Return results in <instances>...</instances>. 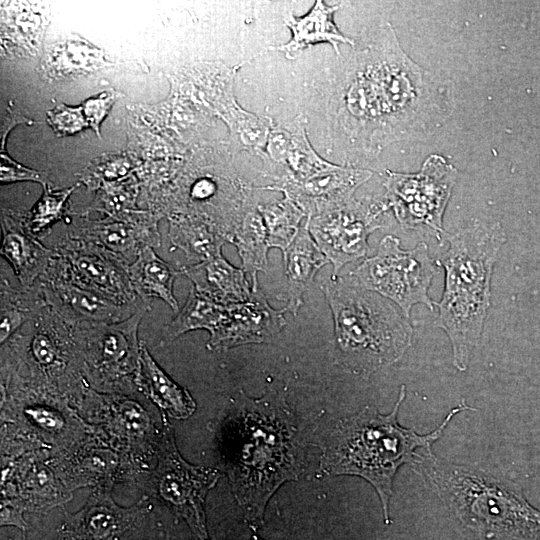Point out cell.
I'll return each instance as SVG.
<instances>
[{
	"instance_id": "12",
	"label": "cell",
	"mask_w": 540,
	"mask_h": 540,
	"mask_svg": "<svg viewBox=\"0 0 540 540\" xmlns=\"http://www.w3.org/2000/svg\"><path fill=\"white\" fill-rule=\"evenodd\" d=\"M436 274V263L430 258L425 242L403 250L400 240L393 235H386L377 253L350 273L365 289L396 303L406 319L412 306L418 303L434 310L428 289Z\"/></svg>"
},
{
	"instance_id": "2",
	"label": "cell",
	"mask_w": 540,
	"mask_h": 540,
	"mask_svg": "<svg viewBox=\"0 0 540 540\" xmlns=\"http://www.w3.org/2000/svg\"><path fill=\"white\" fill-rule=\"evenodd\" d=\"M405 398V386L393 410L381 414L371 407L341 420L335 427L320 457L319 471L325 476L355 475L367 480L376 490L383 507L384 520L390 524L389 501L394 476L404 463L417 464L422 457L415 449L431 452L432 444L442 435L451 418L465 410H475L465 400L446 416L442 424L427 435L402 427L397 420Z\"/></svg>"
},
{
	"instance_id": "29",
	"label": "cell",
	"mask_w": 540,
	"mask_h": 540,
	"mask_svg": "<svg viewBox=\"0 0 540 540\" xmlns=\"http://www.w3.org/2000/svg\"><path fill=\"white\" fill-rule=\"evenodd\" d=\"M283 255L286 285L278 298L286 301L283 311L296 315L315 275L329 261L310 234L307 223L301 226Z\"/></svg>"
},
{
	"instance_id": "36",
	"label": "cell",
	"mask_w": 540,
	"mask_h": 540,
	"mask_svg": "<svg viewBox=\"0 0 540 540\" xmlns=\"http://www.w3.org/2000/svg\"><path fill=\"white\" fill-rule=\"evenodd\" d=\"M225 239L224 235L202 225H178L170 230L174 248L182 250L193 264L220 254Z\"/></svg>"
},
{
	"instance_id": "23",
	"label": "cell",
	"mask_w": 540,
	"mask_h": 540,
	"mask_svg": "<svg viewBox=\"0 0 540 540\" xmlns=\"http://www.w3.org/2000/svg\"><path fill=\"white\" fill-rule=\"evenodd\" d=\"M306 124L307 119L299 115L287 126H274L269 135L263 160L282 166L285 174L278 182L302 180L333 165L311 146Z\"/></svg>"
},
{
	"instance_id": "14",
	"label": "cell",
	"mask_w": 540,
	"mask_h": 540,
	"mask_svg": "<svg viewBox=\"0 0 540 540\" xmlns=\"http://www.w3.org/2000/svg\"><path fill=\"white\" fill-rule=\"evenodd\" d=\"M336 100V121L346 143L365 157L391 144L385 114L363 50L346 63Z\"/></svg>"
},
{
	"instance_id": "41",
	"label": "cell",
	"mask_w": 540,
	"mask_h": 540,
	"mask_svg": "<svg viewBox=\"0 0 540 540\" xmlns=\"http://www.w3.org/2000/svg\"><path fill=\"white\" fill-rule=\"evenodd\" d=\"M250 540H263V539H260V538L257 537V536H253Z\"/></svg>"
},
{
	"instance_id": "10",
	"label": "cell",
	"mask_w": 540,
	"mask_h": 540,
	"mask_svg": "<svg viewBox=\"0 0 540 540\" xmlns=\"http://www.w3.org/2000/svg\"><path fill=\"white\" fill-rule=\"evenodd\" d=\"M163 416V429L155 453L156 463L139 477L136 484L147 496L160 501L183 519L199 540H211L206 523L205 499L222 473L187 462L177 449L168 417Z\"/></svg>"
},
{
	"instance_id": "21",
	"label": "cell",
	"mask_w": 540,
	"mask_h": 540,
	"mask_svg": "<svg viewBox=\"0 0 540 540\" xmlns=\"http://www.w3.org/2000/svg\"><path fill=\"white\" fill-rule=\"evenodd\" d=\"M371 176L370 170L333 164L305 179L280 181L271 188L282 192L311 218L349 202Z\"/></svg>"
},
{
	"instance_id": "37",
	"label": "cell",
	"mask_w": 540,
	"mask_h": 540,
	"mask_svg": "<svg viewBox=\"0 0 540 540\" xmlns=\"http://www.w3.org/2000/svg\"><path fill=\"white\" fill-rule=\"evenodd\" d=\"M42 186L43 193L26 219L29 232L37 239L63 218L67 201L78 184L58 190L52 189L47 183Z\"/></svg>"
},
{
	"instance_id": "1",
	"label": "cell",
	"mask_w": 540,
	"mask_h": 540,
	"mask_svg": "<svg viewBox=\"0 0 540 540\" xmlns=\"http://www.w3.org/2000/svg\"><path fill=\"white\" fill-rule=\"evenodd\" d=\"M221 437L233 494L246 522L257 530L272 495L302 472L303 446L293 414L282 400L245 396L226 419Z\"/></svg>"
},
{
	"instance_id": "27",
	"label": "cell",
	"mask_w": 540,
	"mask_h": 540,
	"mask_svg": "<svg viewBox=\"0 0 540 540\" xmlns=\"http://www.w3.org/2000/svg\"><path fill=\"white\" fill-rule=\"evenodd\" d=\"M135 384L138 392L166 417L177 420L187 419L196 410V403L189 391L176 383L160 367L144 341H141Z\"/></svg>"
},
{
	"instance_id": "6",
	"label": "cell",
	"mask_w": 540,
	"mask_h": 540,
	"mask_svg": "<svg viewBox=\"0 0 540 540\" xmlns=\"http://www.w3.org/2000/svg\"><path fill=\"white\" fill-rule=\"evenodd\" d=\"M416 465L464 523L486 535L540 540V511L518 485L482 470L445 464L433 454Z\"/></svg>"
},
{
	"instance_id": "26",
	"label": "cell",
	"mask_w": 540,
	"mask_h": 540,
	"mask_svg": "<svg viewBox=\"0 0 540 540\" xmlns=\"http://www.w3.org/2000/svg\"><path fill=\"white\" fill-rule=\"evenodd\" d=\"M340 6H329L323 1H315L311 10L303 16L287 14L284 24L291 31L288 42L270 49L281 51L289 60L295 59L305 49L318 44L329 43L339 55V45L355 46L353 39L340 32L334 22V14Z\"/></svg>"
},
{
	"instance_id": "22",
	"label": "cell",
	"mask_w": 540,
	"mask_h": 540,
	"mask_svg": "<svg viewBox=\"0 0 540 540\" xmlns=\"http://www.w3.org/2000/svg\"><path fill=\"white\" fill-rule=\"evenodd\" d=\"M283 312L272 308L257 290L247 301L227 305L225 319L210 334L207 348L226 350L243 344L269 342L286 325Z\"/></svg>"
},
{
	"instance_id": "30",
	"label": "cell",
	"mask_w": 540,
	"mask_h": 540,
	"mask_svg": "<svg viewBox=\"0 0 540 540\" xmlns=\"http://www.w3.org/2000/svg\"><path fill=\"white\" fill-rule=\"evenodd\" d=\"M182 274L171 264L161 259L152 247L143 248L129 265V276L137 296L146 302L158 298L178 313V302L173 293V284Z\"/></svg>"
},
{
	"instance_id": "3",
	"label": "cell",
	"mask_w": 540,
	"mask_h": 540,
	"mask_svg": "<svg viewBox=\"0 0 540 540\" xmlns=\"http://www.w3.org/2000/svg\"><path fill=\"white\" fill-rule=\"evenodd\" d=\"M448 250L440 257L445 270V288L439 308L438 326L448 335L454 366L467 369L478 344L490 305L493 266L506 234L499 222H474L443 236Z\"/></svg>"
},
{
	"instance_id": "4",
	"label": "cell",
	"mask_w": 540,
	"mask_h": 540,
	"mask_svg": "<svg viewBox=\"0 0 540 540\" xmlns=\"http://www.w3.org/2000/svg\"><path fill=\"white\" fill-rule=\"evenodd\" d=\"M385 114L390 142L429 136L450 110L446 86L417 65L385 23L363 48Z\"/></svg>"
},
{
	"instance_id": "8",
	"label": "cell",
	"mask_w": 540,
	"mask_h": 540,
	"mask_svg": "<svg viewBox=\"0 0 540 540\" xmlns=\"http://www.w3.org/2000/svg\"><path fill=\"white\" fill-rule=\"evenodd\" d=\"M95 434L66 398L1 383V442L27 453L64 455Z\"/></svg>"
},
{
	"instance_id": "5",
	"label": "cell",
	"mask_w": 540,
	"mask_h": 540,
	"mask_svg": "<svg viewBox=\"0 0 540 540\" xmlns=\"http://www.w3.org/2000/svg\"><path fill=\"white\" fill-rule=\"evenodd\" d=\"M321 288L333 314L336 347L344 365L356 373H369L402 356L412 329L391 303L355 277L332 276Z\"/></svg>"
},
{
	"instance_id": "32",
	"label": "cell",
	"mask_w": 540,
	"mask_h": 540,
	"mask_svg": "<svg viewBox=\"0 0 540 540\" xmlns=\"http://www.w3.org/2000/svg\"><path fill=\"white\" fill-rule=\"evenodd\" d=\"M227 305L217 303L197 292L192 286L184 306L163 329L160 344L165 345L179 336L198 329L213 333L223 322Z\"/></svg>"
},
{
	"instance_id": "7",
	"label": "cell",
	"mask_w": 540,
	"mask_h": 540,
	"mask_svg": "<svg viewBox=\"0 0 540 540\" xmlns=\"http://www.w3.org/2000/svg\"><path fill=\"white\" fill-rule=\"evenodd\" d=\"M1 345V383L66 398L72 406L90 388L83 376L73 325L50 307Z\"/></svg>"
},
{
	"instance_id": "31",
	"label": "cell",
	"mask_w": 540,
	"mask_h": 540,
	"mask_svg": "<svg viewBox=\"0 0 540 540\" xmlns=\"http://www.w3.org/2000/svg\"><path fill=\"white\" fill-rule=\"evenodd\" d=\"M0 343L4 344L21 327L33 321L47 307L42 291L36 283L33 286H17L1 277L0 283Z\"/></svg>"
},
{
	"instance_id": "25",
	"label": "cell",
	"mask_w": 540,
	"mask_h": 540,
	"mask_svg": "<svg viewBox=\"0 0 540 540\" xmlns=\"http://www.w3.org/2000/svg\"><path fill=\"white\" fill-rule=\"evenodd\" d=\"M1 256L10 264L20 285L30 287L46 271L53 249L45 247L28 230L26 220L3 212Z\"/></svg>"
},
{
	"instance_id": "20",
	"label": "cell",
	"mask_w": 540,
	"mask_h": 540,
	"mask_svg": "<svg viewBox=\"0 0 540 540\" xmlns=\"http://www.w3.org/2000/svg\"><path fill=\"white\" fill-rule=\"evenodd\" d=\"M149 496L130 507L118 505L110 489L95 488L76 513L65 512L58 540H119L151 511Z\"/></svg>"
},
{
	"instance_id": "42",
	"label": "cell",
	"mask_w": 540,
	"mask_h": 540,
	"mask_svg": "<svg viewBox=\"0 0 540 540\" xmlns=\"http://www.w3.org/2000/svg\"><path fill=\"white\" fill-rule=\"evenodd\" d=\"M22 535H23V540H27V539H26V532H25V531H22Z\"/></svg>"
},
{
	"instance_id": "39",
	"label": "cell",
	"mask_w": 540,
	"mask_h": 540,
	"mask_svg": "<svg viewBox=\"0 0 540 540\" xmlns=\"http://www.w3.org/2000/svg\"><path fill=\"white\" fill-rule=\"evenodd\" d=\"M114 91H104L101 94L87 99L82 107L88 125L100 136V124L108 114L116 100Z\"/></svg>"
},
{
	"instance_id": "40",
	"label": "cell",
	"mask_w": 540,
	"mask_h": 540,
	"mask_svg": "<svg viewBox=\"0 0 540 540\" xmlns=\"http://www.w3.org/2000/svg\"><path fill=\"white\" fill-rule=\"evenodd\" d=\"M0 180L2 184L18 181H33L42 185L46 183L37 171L25 167L10 158L5 149H1Z\"/></svg>"
},
{
	"instance_id": "18",
	"label": "cell",
	"mask_w": 540,
	"mask_h": 540,
	"mask_svg": "<svg viewBox=\"0 0 540 540\" xmlns=\"http://www.w3.org/2000/svg\"><path fill=\"white\" fill-rule=\"evenodd\" d=\"M53 250L81 285L120 304L146 302L135 293L129 264L120 256L94 243L72 237L63 239Z\"/></svg>"
},
{
	"instance_id": "33",
	"label": "cell",
	"mask_w": 540,
	"mask_h": 540,
	"mask_svg": "<svg viewBox=\"0 0 540 540\" xmlns=\"http://www.w3.org/2000/svg\"><path fill=\"white\" fill-rule=\"evenodd\" d=\"M231 241L238 250L243 271L254 291H257V274L266 270L269 249L267 231L261 214H249Z\"/></svg>"
},
{
	"instance_id": "9",
	"label": "cell",
	"mask_w": 540,
	"mask_h": 540,
	"mask_svg": "<svg viewBox=\"0 0 540 540\" xmlns=\"http://www.w3.org/2000/svg\"><path fill=\"white\" fill-rule=\"evenodd\" d=\"M137 393H103L87 388L73 407L98 437L144 470L151 468L164 416Z\"/></svg>"
},
{
	"instance_id": "17",
	"label": "cell",
	"mask_w": 540,
	"mask_h": 540,
	"mask_svg": "<svg viewBox=\"0 0 540 540\" xmlns=\"http://www.w3.org/2000/svg\"><path fill=\"white\" fill-rule=\"evenodd\" d=\"M45 449L27 452L2 464L1 506L23 514L47 513L73 498L48 462Z\"/></svg>"
},
{
	"instance_id": "15",
	"label": "cell",
	"mask_w": 540,
	"mask_h": 540,
	"mask_svg": "<svg viewBox=\"0 0 540 540\" xmlns=\"http://www.w3.org/2000/svg\"><path fill=\"white\" fill-rule=\"evenodd\" d=\"M387 203L367 204L351 199L346 204L308 218L310 234L333 265V276L347 263L368 252V236L381 227Z\"/></svg>"
},
{
	"instance_id": "35",
	"label": "cell",
	"mask_w": 540,
	"mask_h": 540,
	"mask_svg": "<svg viewBox=\"0 0 540 540\" xmlns=\"http://www.w3.org/2000/svg\"><path fill=\"white\" fill-rule=\"evenodd\" d=\"M259 209L266 227L269 248L277 247L284 252L298 234L305 213L286 197Z\"/></svg>"
},
{
	"instance_id": "13",
	"label": "cell",
	"mask_w": 540,
	"mask_h": 540,
	"mask_svg": "<svg viewBox=\"0 0 540 540\" xmlns=\"http://www.w3.org/2000/svg\"><path fill=\"white\" fill-rule=\"evenodd\" d=\"M457 169L437 154L430 155L417 173L387 171L383 183L386 203L405 229L427 228L443 238V215L456 183Z\"/></svg>"
},
{
	"instance_id": "11",
	"label": "cell",
	"mask_w": 540,
	"mask_h": 540,
	"mask_svg": "<svg viewBox=\"0 0 540 540\" xmlns=\"http://www.w3.org/2000/svg\"><path fill=\"white\" fill-rule=\"evenodd\" d=\"M146 310L115 322H81L73 336L87 385L103 393L136 394L141 341L138 329Z\"/></svg>"
},
{
	"instance_id": "34",
	"label": "cell",
	"mask_w": 540,
	"mask_h": 540,
	"mask_svg": "<svg viewBox=\"0 0 540 540\" xmlns=\"http://www.w3.org/2000/svg\"><path fill=\"white\" fill-rule=\"evenodd\" d=\"M226 120L237 148L264 159L268 138L275 126L272 119L250 113L232 100L226 113Z\"/></svg>"
},
{
	"instance_id": "38",
	"label": "cell",
	"mask_w": 540,
	"mask_h": 540,
	"mask_svg": "<svg viewBox=\"0 0 540 540\" xmlns=\"http://www.w3.org/2000/svg\"><path fill=\"white\" fill-rule=\"evenodd\" d=\"M47 122L59 137L77 133L88 125L82 106L70 107L65 104L48 111Z\"/></svg>"
},
{
	"instance_id": "19",
	"label": "cell",
	"mask_w": 540,
	"mask_h": 540,
	"mask_svg": "<svg viewBox=\"0 0 540 540\" xmlns=\"http://www.w3.org/2000/svg\"><path fill=\"white\" fill-rule=\"evenodd\" d=\"M48 462L70 491L83 487L112 490L118 483L136 484L147 471L110 447L96 433L64 455H49Z\"/></svg>"
},
{
	"instance_id": "24",
	"label": "cell",
	"mask_w": 540,
	"mask_h": 540,
	"mask_svg": "<svg viewBox=\"0 0 540 540\" xmlns=\"http://www.w3.org/2000/svg\"><path fill=\"white\" fill-rule=\"evenodd\" d=\"M69 237L99 245L123 258L129 265L145 247H157L161 238L156 225L145 218L88 222L74 229Z\"/></svg>"
},
{
	"instance_id": "28",
	"label": "cell",
	"mask_w": 540,
	"mask_h": 540,
	"mask_svg": "<svg viewBox=\"0 0 540 540\" xmlns=\"http://www.w3.org/2000/svg\"><path fill=\"white\" fill-rule=\"evenodd\" d=\"M181 271L197 292L223 305L245 302L255 292L243 269L234 267L221 253Z\"/></svg>"
},
{
	"instance_id": "16",
	"label": "cell",
	"mask_w": 540,
	"mask_h": 540,
	"mask_svg": "<svg viewBox=\"0 0 540 540\" xmlns=\"http://www.w3.org/2000/svg\"><path fill=\"white\" fill-rule=\"evenodd\" d=\"M37 283L47 306L72 325L81 322H120L151 308L148 302L120 304L81 285L73 279L54 250L49 266Z\"/></svg>"
}]
</instances>
